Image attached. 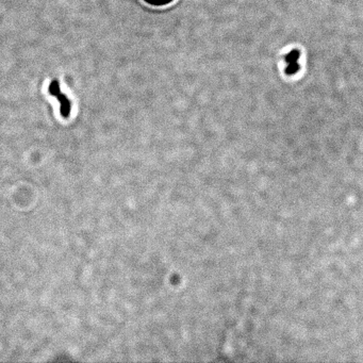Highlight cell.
I'll return each mask as SVG.
<instances>
[{"label": "cell", "mask_w": 363, "mask_h": 363, "mask_svg": "<svg viewBox=\"0 0 363 363\" xmlns=\"http://www.w3.org/2000/svg\"><path fill=\"white\" fill-rule=\"evenodd\" d=\"M48 92L56 96L58 101H60L61 116L65 118H69L72 109L71 101H69V99L65 94L61 93L60 84H59L58 80H52V84H50V88H48Z\"/></svg>", "instance_id": "cell-1"}, {"label": "cell", "mask_w": 363, "mask_h": 363, "mask_svg": "<svg viewBox=\"0 0 363 363\" xmlns=\"http://www.w3.org/2000/svg\"><path fill=\"white\" fill-rule=\"evenodd\" d=\"M148 5L155 6V7H161V6L169 5L174 0H144Z\"/></svg>", "instance_id": "cell-2"}]
</instances>
